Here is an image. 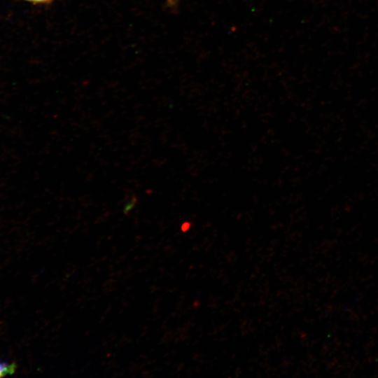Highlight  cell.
Here are the masks:
<instances>
[{
	"label": "cell",
	"instance_id": "6da1fadb",
	"mask_svg": "<svg viewBox=\"0 0 378 378\" xmlns=\"http://www.w3.org/2000/svg\"><path fill=\"white\" fill-rule=\"evenodd\" d=\"M16 368L15 363L0 361V377L13 374Z\"/></svg>",
	"mask_w": 378,
	"mask_h": 378
},
{
	"label": "cell",
	"instance_id": "7a4b0ae2",
	"mask_svg": "<svg viewBox=\"0 0 378 378\" xmlns=\"http://www.w3.org/2000/svg\"><path fill=\"white\" fill-rule=\"evenodd\" d=\"M137 202V198L132 196L123 206V212L125 214H128L135 206Z\"/></svg>",
	"mask_w": 378,
	"mask_h": 378
},
{
	"label": "cell",
	"instance_id": "3957f363",
	"mask_svg": "<svg viewBox=\"0 0 378 378\" xmlns=\"http://www.w3.org/2000/svg\"><path fill=\"white\" fill-rule=\"evenodd\" d=\"M28 1H31L33 3H48L50 2L52 0H26Z\"/></svg>",
	"mask_w": 378,
	"mask_h": 378
},
{
	"label": "cell",
	"instance_id": "277c9868",
	"mask_svg": "<svg viewBox=\"0 0 378 378\" xmlns=\"http://www.w3.org/2000/svg\"><path fill=\"white\" fill-rule=\"evenodd\" d=\"M180 0H169L168 1V3L170 4V5H174V4H176V3H178Z\"/></svg>",
	"mask_w": 378,
	"mask_h": 378
}]
</instances>
